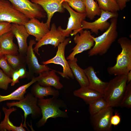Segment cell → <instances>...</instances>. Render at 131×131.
<instances>
[{"label": "cell", "mask_w": 131, "mask_h": 131, "mask_svg": "<svg viewBox=\"0 0 131 131\" xmlns=\"http://www.w3.org/2000/svg\"><path fill=\"white\" fill-rule=\"evenodd\" d=\"M14 35L10 31L0 37L1 52L3 55H17L19 53L18 47L13 42Z\"/></svg>", "instance_id": "d6986e66"}, {"label": "cell", "mask_w": 131, "mask_h": 131, "mask_svg": "<svg viewBox=\"0 0 131 131\" xmlns=\"http://www.w3.org/2000/svg\"><path fill=\"white\" fill-rule=\"evenodd\" d=\"M127 83L131 82V70L129 71L126 75Z\"/></svg>", "instance_id": "f35d334b"}, {"label": "cell", "mask_w": 131, "mask_h": 131, "mask_svg": "<svg viewBox=\"0 0 131 131\" xmlns=\"http://www.w3.org/2000/svg\"><path fill=\"white\" fill-rule=\"evenodd\" d=\"M74 10L81 13H85V0H65Z\"/></svg>", "instance_id": "f546056e"}, {"label": "cell", "mask_w": 131, "mask_h": 131, "mask_svg": "<svg viewBox=\"0 0 131 131\" xmlns=\"http://www.w3.org/2000/svg\"><path fill=\"white\" fill-rule=\"evenodd\" d=\"M20 76V79L27 78L28 71H27L26 67H22L17 70Z\"/></svg>", "instance_id": "8d00e7d4"}, {"label": "cell", "mask_w": 131, "mask_h": 131, "mask_svg": "<svg viewBox=\"0 0 131 131\" xmlns=\"http://www.w3.org/2000/svg\"><path fill=\"white\" fill-rule=\"evenodd\" d=\"M37 82L44 86H50L57 90L61 89L63 85L60 82V78L53 70L44 71L39 75Z\"/></svg>", "instance_id": "ac0fdd59"}, {"label": "cell", "mask_w": 131, "mask_h": 131, "mask_svg": "<svg viewBox=\"0 0 131 131\" xmlns=\"http://www.w3.org/2000/svg\"><path fill=\"white\" fill-rule=\"evenodd\" d=\"M128 0H116L120 9L121 10H123L126 7L127 2Z\"/></svg>", "instance_id": "74e56055"}, {"label": "cell", "mask_w": 131, "mask_h": 131, "mask_svg": "<svg viewBox=\"0 0 131 131\" xmlns=\"http://www.w3.org/2000/svg\"><path fill=\"white\" fill-rule=\"evenodd\" d=\"M18 11L29 19L45 18L47 16L45 11L40 5L29 0H8Z\"/></svg>", "instance_id": "ba28073f"}, {"label": "cell", "mask_w": 131, "mask_h": 131, "mask_svg": "<svg viewBox=\"0 0 131 131\" xmlns=\"http://www.w3.org/2000/svg\"><path fill=\"white\" fill-rule=\"evenodd\" d=\"M0 68L5 74L11 78L15 70L9 64L4 55L0 58Z\"/></svg>", "instance_id": "1f68e13d"}, {"label": "cell", "mask_w": 131, "mask_h": 131, "mask_svg": "<svg viewBox=\"0 0 131 131\" xmlns=\"http://www.w3.org/2000/svg\"><path fill=\"white\" fill-rule=\"evenodd\" d=\"M4 55L9 64L15 70H17L21 67H26L25 57L19 53Z\"/></svg>", "instance_id": "484cf974"}, {"label": "cell", "mask_w": 131, "mask_h": 131, "mask_svg": "<svg viewBox=\"0 0 131 131\" xmlns=\"http://www.w3.org/2000/svg\"><path fill=\"white\" fill-rule=\"evenodd\" d=\"M66 39V37L57 28L55 23H53L49 32L35 44L33 48V50L35 53L39 56V49L41 46L49 44L54 46L55 48L60 43L63 42Z\"/></svg>", "instance_id": "5bb4252c"}, {"label": "cell", "mask_w": 131, "mask_h": 131, "mask_svg": "<svg viewBox=\"0 0 131 131\" xmlns=\"http://www.w3.org/2000/svg\"><path fill=\"white\" fill-rule=\"evenodd\" d=\"M12 23L0 21V37L11 30Z\"/></svg>", "instance_id": "836d02e7"}, {"label": "cell", "mask_w": 131, "mask_h": 131, "mask_svg": "<svg viewBox=\"0 0 131 131\" xmlns=\"http://www.w3.org/2000/svg\"><path fill=\"white\" fill-rule=\"evenodd\" d=\"M74 36V40L76 45L71 50L73 51L67 57V60L73 59L76 55L90 49L94 44V36L89 31L83 29Z\"/></svg>", "instance_id": "30bf717a"}, {"label": "cell", "mask_w": 131, "mask_h": 131, "mask_svg": "<svg viewBox=\"0 0 131 131\" xmlns=\"http://www.w3.org/2000/svg\"><path fill=\"white\" fill-rule=\"evenodd\" d=\"M67 61L74 77L81 87L89 86V83L87 77L83 69L77 64L76 58L75 57L73 59L69 60Z\"/></svg>", "instance_id": "d4e9b609"}, {"label": "cell", "mask_w": 131, "mask_h": 131, "mask_svg": "<svg viewBox=\"0 0 131 131\" xmlns=\"http://www.w3.org/2000/svg\"><path fill=\"white\" fill-rule=\"evenodd\" d=\"M17 40L19 53L25 57L28 46L27 39L30 35L23 25L12 23L11 30Z\"/></svg>", "instance_id": "e0dca14e"}, {"label": "cell", "mask_w": 131, "mask_h": 131, "mask_svg": "<svg viewBox=\"0 0 131 131\" xmlns=\"http://www.w3.org/2000/svg\"><path fill=\"white\" fill-rule=\"evenodd\" d=\"M1 113L0 112V119H1Z\"/></svg>", "instance_id": "60d3db41"}, {"label": "cell", "mask_w": 131, "mask_h": 131, "mask_svg": "<svg viewBox=\"0 0 131 131\" xmlns=\"http://www.w3.org/2000/svg\"><path fill=\"white\" fill-rule=\"evenodd\" d=\"M38 76L34 77L30 82L22 85L9 94L6 95L0 94V103L8 100H18L19 101L23 99L27 89L31 85L37 82Z\"/></svg>", "instance_id": "603a6c76"}, {"label": "cell", "mask_w": 131, "mask_h": 131, "mask_svg": "<svg viewBox=\"0 0 131 131\" xmlns=\"http://www.w3.org/2000/svg\"><path fill=\"white\" fill-rule=\"evenodd\" d=\"M31 1L40 5L47 14V19L46 22L50 29L51 19L56 12L63 13L64 8L62 6L65 0H31Z\"/></svg>", "instance_id": "9a60e30c"}, {"label": "cell", "mask_w": 131, "mask_h": 131, "mask_svg": "<svg viewBox=\"0 0 131 131\" xmlns=\"http://www.w3.org/2000/svg\"><path fill=\"white\" fill-rule=\"evenodd\" d=\"M89 105V111L90 116L94 115L108 106L103 97L94 100Z\"/></svg>", "instance_id": "83f0119b"}, {"label": "cell", "mask_w": 131, "mask_h": 131, "mask_svg": "<svg viewBox=\"0 0 131 131\" xmlns=\"http://www.w3.org/2000/svg\"><path fill=\"white\" fill-rule=\"evenodd\" d=\"M38 99L31 93H28L24 98L18 101L7 103V106L9 108L16 106L21 108L24 113V127L28 129L26 126V119L28 115H31L34 118H37L41 115V109L38 105Z\"/></svg>", "instance_id": "5b68a950"}, {"label": "cell", "mask_w": 131, "mask_h": 131, "mask_svg": "<svg viewBox=\"0 0 131 131\" xmlns=\"http://www.w3.org/2000/svg\"><path fill=\"white\" fill-rule=\"evenodd\" d=\"M127 83L126 75L116 76L108 82L103 97L108 106L113 107L120 106Z\"/></svg>", "instance_id": "277c9868"}, {"label": "cell", "mask_w": 131, "mask_h": 131, "mask_svg": "<svg viewBox=\"0 0 131 131\" xmlns=\"http://www.w3.org/2000/svg\"><path fill=\"white\" fill-rule=\"evenodd\" d=\"M120 107L130 109L131 107V82L127 85L125 92Z\"/></svg>", "instance_id": "4dcf8cb0"}, {"label": "cell", "mask_w": 131, "mask_h": 131, "mask_svg": "<svg viewBox=\"0 0 131 131\" xmlns=\"http://www.w3.org/2000/svg\"><path fill=\"white\" fill-rule=\"evenodd\" d=\"M28 33L35 37L37 41L40 40L49 31L46 23L40 22L38 19L34 18L30 19L23 25Z\"/></svg>", "instance_id": "2e32d148"}, {"label": "cell", "mask_w": 131, "mask_h": 131, "mask_svg": "<svg viewBox=\"0 0 131 131\" xmlns=\"http://www.w3.org/2000/svg\"><path fill=\"white\" fill-rule=\"evenodd\" d=\"M100 17L95 21L90 22L83 20L82 22L81 30L89 29L91 32L98 35L99 31L107 29L110 25L108 21L109 19L117 18L118 14L117 12H112L101 10Z\"/></svg>", "instance_id": "4fadbf2b"}, {"label": "cell", "mask_w": 131, "mask_h": 131, "mask_svg": "<svg viewBox=\"0 0 131 131\" xmlns=\"http://www.w3.org/2000/svg\"><path fill=\"white\" fill-rule=\"evenodd\" d=\"M29 19L8 0H0V21L24 25Z\"/></svg>", "instance_id": "52a82bcc"}, {"label": "cell", "mask_w": 131, "mask_h": 131, "mask_svg": "<svg viewBox=\"0 0 131 131\" xmlns=\"http://www.w3.org/2000/svg\"><path fill=\"white\" fill-rule=\"evenodd\" d=\"M2 110L4 114L5 117L3 120L0 123V131H25V129L24 128L22 122L19 126L14 125L11 122L9 119V116L13 112L16 111L17 109L14 107L9 108L8 109L3 106Z\"/></svg>", "instance_id": "cb8c5ba5"}, {"label": "cell", "mask_w": 131, "mask_h": 131, "mask_svg": "<svg viewBox=\"0 0 131 131\" xmlns=\"http://www.w3.org/2000/svg\"><path fill=\"white\" fill-rule=\"evenodd\" d=\"M70 42V38H66L63 42L60 43L58 46L57 50L55 56L49 60L42 62L41 63L42 64L46 65L51 63L60 65L63 68V72H57L63 78L68 79L70 78L73 79L74 76L65 55L66 47Z\"/></svg>", "instance_id": "9c48e42d"}, {"label": "cell", "mask_w": 131, "mask_h": 131, "mask_svg": "<svg viewBox=\"0 0 131 131\" xmlns=\"http://www.w3.org/2000/svg\"><path fill=\"white\" fill-rule=\"evenodd\" d=\"M12 79L5 74L0 68V89L7 90Z\"/></svg>", "instance_id": "d6a6232c"}, {"label": "cell", "mask_w": 131, "mask_h": 131, "mask_svg": "<svg viewBox=\"0 0 131 131\" xmlns=\"http://www.w3.org/2000/svg\"><path fill=\"white\" fill-rule=\"evenodd\" d=\"M12 81L11 85L14 86L16 84L19 82L20 76L17 70H14L11 77Z\"/></svg>", "instance_id": "d590c367"}, {"label": "cell", "mask_w": 131, "mask_h": 131, "mask_svg": "<svg viewBox=\"0 0 131 131\" xmlns=\"http://www.w3.org/2000/svg\"><path fill=\"white\" fill-rule=\"evenodd\" d=\"M62 6L69 12L70 16L68 18L66 29H63L60 26L57 28L66 37H69L70 35L72 36L75 35L82 30V22L86 17V13H81L76 12L65 1L63 2Z\"/></svg>", "instance_id": "8992f818"}, {"label": "cell", "mask_w": 131, "mask_h": 131, "mask_svg": "<svg viewBox=\"0 0 131 131\" xmlns=\"http://www.w3.org/2000/svg\"><path fill=\"white\" fill-rule=\"evenodd\" d=\"M97 1L101 10L112 12H117L120 9L116 0H94Z\"/></svg>", "instance_id": "f1b7e54d"}, {"label": "cell", "mask_w": 131, "mask_h": 131, "mask_svg": "<svg viewBox=\"0 0 131 131\" xmlns=\"http://www.w3.org/2000/svg\"><path fill=\"white\" fill-rule=\"evenodd\" d=\"M58 98L52 97L38 99V105L41 109L42 116L36 123L37 126L40 127L44 126L50 118L68 117V113L60 109L61 108H67L66 103Z\"/></svg>", "instance_id": "6da1fadb"}, {"label": "cell", "mask_w": 131, "mask_h": 131, "mask_svg": "<svg viewBox=\"0 0 131 131\" xmlns=\"http://www.w3.org/2000/svg\"><path fill=\"white\" fill-rule=\"evenodd\" d=\"M118 42L121 46V51L116 57L115 64L109 67L107 71L110 75H126L131 70V41L123 37L118 39Z\"/></svg>", "instance_id": "3957f363"}, {"label": "cell", "mask_w": 131, "mask_h": 131, "mask_svg": "<svg viewBox=\"0 0 131 131\" xmlns=\"http://www.w3.org/2000/svg\"><path fill=\"white\" fill-rule=\"evenodd\" d=\"M117 22V18H110V25L106 30L99 36L93 37L94 44L88 52L89 57L102 56L107 52L118 37Z\"/></svg>", "instance_id": "7a4b0ae2"}, {"label": "cell", "mask_w": 131, "mask_h": 131, "mask_svg": "<svg viewBox=\"0 0 131 131\" xmlns=\"http://www.w3.org/2000/svg\"><path fill=\"white\" fill-rule=\"evenodd\" d=\"M34 84L31 89V93L38 99L43 98L49 96L58 98L59 95L58 90L52 87L43 86L37 82Z\"/></svg>", "instance_id": "7402d4cb"}, {"label": "cell", "mask_w": 131, "mask_h": 131, "mask_svg": "<svg viewBox=\"0 0 131 131\" xmlns=\"http://www.w3.org/2000/svg\"><path fill=\"white\" fill-rule=\"evenodd\" d=\"M75 96L81 98L89 104L94 100L103 97L104 95L89 86L81 87L73 92Z\"/></svg>", "instance_id": "44dd1931"}, {"label": "cell", "mask_w": 131, "mask_h": 131, "mask_svg": "<svg viewBox=\"0 0 131 131\" xmlns=\"http://www.w3.org/2000/svg\"><path fill=\"white\" fill-rule=\"evenodd\" d=\"M113 112V107L108 106L94 115L90 116V122L94 130L111 131L112 125L110 120Z\"/></svg>", "instance_id": "8fae6325"}, {"label": "cell", "mask_w": 131, "mask_h": 131, "mask_svg": "<svg viewBox=\"0 0 131 131\" xmlns=\"http://www.w3.org/2000/svg\"><path fill=\"white\" fill-rule=\"evenodd\" d=\"M121 119L120 115L117 112H116L115 114L111 116L110 123L111 125L114 126L118 125L120 123Z\"/></svg>", "instance_id": "e575fe53"}, {"label": "cell", "mask_w": 131, "mask_h": 131, "mask_svg": "<svg viewBox=\"0 0 131 131\" xmlns=\"http://www.w3.org/2000/svg\"><path fill=\"white\" fill-rule=\"evenodd\" d=\"M36 43L34 40H30L25 56L26 65L28 69L27 78L29 79H32L34 77L35 74L39 75L44 71L51 70L47 66L39 63L33 49V46Z\"/></svg>", "instance_id": "7c38bea8"}, {"label": "cell", "mask_w": 131, "mask_h": 131, "mask_svg": "<svg viewBox=\"0 0 131 131\" xmlns=\"http://www.w3.org/2000/svg\"><path fill=\"white\" fill-rule=\"evenodd\" d=\"M86 16L92 20L96 16H100L101 9L97 1L94 0H85Z\"/></svg>", "instance_id": "4316f807"}, {"label": "cell", "mask_w": 131, "mask_h": 131, "mask_svg": "<svg viewBox=\"0 0 131 131\" xmlns=\"http://www.w3.org/2000/svg\"><path fill=\"white\" fill-rule=\"evenodd\" d=\"M83 70L89 81V86L104 94L108 82L103 81L99 78L92 66H90Z\"/></svg>", "instance_id": "ffe728a7"}, {"label": "cell", "mask_w": 131, "mask_h": 131, "mask_svg": "<svg viewBox=\"0 0 131 131\" xmlns=\"http://www.w3.org/2000/svg\"><path fill=\"white\" fill-rule=\"evenodd\" d=\"M3 55H3L2 54L1 52V48H0V58Z\"/></svg>", "instance_id": "ab89813d"}]
</instances>
